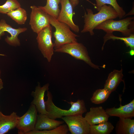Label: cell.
<instances>
[{"mask_svg": "<svg viewBox=\"0 0 134 134\" xmlns=\"http://www.w3.org/2000/svg\"><path fill=\"white\" fill-rule=\"evenodd\" d=\"M3 88V83L2 79L0 78V91Z\"/></svg>", "mask_w": 134, "mask_h": 134, "instance_id": "83f0119b", "label": "cell"}, {"mask_svg": "<svg viewBox=\"0 0 134 134\" xmlns=\"http://www.w3.org/2000/svg\"><path fill=\"white\" fill-rule=\"evenodd\" d=\"M27 30L26 28H14L6 23L5 21L1 19L0 21V39L3 35L5 32L10 34L11 36H7L5 39V41L9 45L14 46H20V40L18 38V35L20 33L24 32Z\"/></svg>", "mask_w": 134, "mask_h": 134, "instance_id": "8fae6325", "label": "cell"}, {"mask_svg": "<svg viewBox=\"0 0 134 134\" xmlns=\"http://www.w3.org/2000/svg\"><path fill=\"white\" fill-rule=\"evenodd\" d=\"M50 23L55 29L53 33L55 38L53 43L54 50L64 44L77 42L76 37L79 36L71 31L69 27L66 24L50 16Z\"/></svg>", "mask_w": 134, "mask_h": 134, "instance_id": "3957f363", "label": "cell"}, {"mask_svg": "<svg viewBox=\"0 0 134 134\" xmlns=\"http://www.w3.org/2000/svg\"><path fill=\"white\" fill-rule=\"evenodd\" d=\"M117 134H134V120L131 118H119L116 125Z\"/></svg>", "mask_w": 134, "mask_h": 134, "instance_id": "ac0fdd59", "label": "cell"}, {"mask_svg": "<svg viewBox=\"0 0 134 134\" xmlns=\"http://www.w3.org/2000/svg\"><path fill=\"white\" fill-rule=\"evenodd\" d=\"M129 53L131 55H133L134 54V51L133 50H131Z\"/></svg>", "mask_w": 134, "mask_h": 134, "instance_id": "f1b7e54d", "label": "cell"}, {"mask_svg": "<svg viewBox=\"0 0 134 134\" xmlns=\"http://www.w3.org/2000/svg\"><path fill=\"white\" fill-rule=\"evenodd\" d=\"M87 13L85 11L84 18V24L82 33H89L91 35L94 33L93 30L98 25L104 21L109 19H114L118 17V14L111 5L105 4L103 6L98 12L94 14L92 10L87 8Z\"/></svg>", "mask_w": 134, "mask_h": 134, "instance_id": "6da1fadb", "label": "cell"}, {"mask_svg": "<svg viewBox=\"0 0 134 134\" xmlns=\"http://www.w3.org/2000/svg\"><path fill=\"white\" fill-rule=\"evenodd\" d=\"M17 0H7L3 4L0 5V13L6 14L21 7Z\"/></svg>", "mask_w": 134, "mask_h": 134, "instance_id": "484cf974", "label": "cell"}, {"mask_svg": "<svg viewBox=\"0 0 134 134\" xmlns=\"http://www.w3.org/2000/svg\"><path fill=\"white\" fill-rule=\"evenodd\" d=\"M109 116L101 106L92 107L84 118L90 125L98 124L108 121Z\"/></svg>", "mask_w": 134, "mask_h": 134, "instance_id": "4fadbf2b", "label": "cell"}, {"mask_svg": "<svg viewBox=\"0 0 134 134\" xmlns=\"http://www.w3.org/2000/svg\"><path fill=\"white\" fill-rule=\"evenodd\" d=\"M0 56H5V55H4V54H0Z\"/></svg>", "mask_w": 134, "mask_h": 134, "instance_id": "f546056e", "label": "cell"}, {"mask_svg": "<svg viewBox=\"0 0 134 134\" xmlns=\"http://www.w3.org/2000/svg\"><path fill=\"white\" fill-rule=\"evenodd\" d=\"M19 116L14 112L5 115L0 111V134H4L16 127Z\"/></svg>", "mask_w": 134, "mask_h": 134, "instance_id": "2e32d148", "label": "cell"}, {"mask_svg": "<svg viewBox=\"0 0 134 134\" xmlns=\"http://www.w3.org/2000/svg\"><path fill=\"white\" fill-rule=\"evenodd\" d=\"M6 14L18 24H24L27 19V12L21 7L11 11Z\"/></svg>", "mask_w": 134, "mask_h": 134, "instance_id": "603a6c76", "label": "cell"}, {"mask_svg": "<svg viewBox=\"0 0 134 134\" xmlns=\"http://www.w3.org/2000/svg\"><path fill=\"white\" fill-rule=\"evenodd\" d=\"M69 131L67 125H61L57 128L49 130H33L27 134H67Z\"/></svg>", "mask_w": 134, "mask_h": 134, "instance_id": "d4e9b609", "label": "cell"}, {"mask_svg": "<svg viewBox=\"0 0 134 134\" xmlns=\"http://www.w3.org/2000/svg\"><path fill=\"white\" fill-rule=\"evenodd\" d=\"M104 43L102 48L103 49L104 46L106 42L108 40L112 39L120 40L123 41L127 47H129L131 50L134 49V34H132L128 37H121L114 35L112 33H106L103 37Z\"/></svg>", "mask_w": 134, "mask_h": 134, "instance_id": "7402d4cb", "label": "cell"}, {"mask_svg": "<svg viewBox=\"0 0 134 134\" xmlns=\"http://www.w3.org/2000/svg\"><path fill=\"white\" fill-rule=\"evenodd\" d=\"M54 51L68 54L76 59L84 61L93 68L100 69L99 66L92 62L87 48L81 43L77 42L67 44L54 50Z\"/></svg>", "mask_w": 134, "mask_h": 134, "instance_id": "5b68a950", "label": "cell"}, {"mask_svg": "<svg viewBox=\"0 0 134 134\" xmlns=\"http://www.w3.org/2000/svg\"><path fill=\"white\" fill-rule=\"evenodd\" d=\"M37 34L36 39L38 48L44 57L50 62L54 51V43L52 41V27L49 25Z\"/></svg>", "mask_w": 134, "mask_h": 134, "instance_id": "8992f818", "label": "cell"}, {"mask_svg": "<svg viewBox=\"0 0 134 134\" xmlns=\"http://www.w3.org/2000/svg\"><path fill=\"white\" fill-rule=\"evenodd\" d=\"M111 93L105 88L97 89L93 93L91 100L95 104L101 103L107 100Z\"/></svg>", "mask_w": 134, "mask_h": 134, "instance_id": "cb8c5ba5", "label": "cell"}, {"mask_svg": "<svg viewBox=\"0 0 134 134\" xmlns=\"http://www.w3.org/2000/svg\"><path fill=\"white\" fill-rule=\"evenodd\" d=\"M61 0H47L46 5L39 7L49 15L57 19L60 11L59 5Z\"/></svg>", "mask_w": 134, "mask_h": 134, "instance_id": "44dd1931", "label": "cell"}, {"mask_svg": "<svg viewBox=\"0 0 134 134\" xmlns=\"http://www.w3.org/2000/svg\"><path fill=\"white\" fill-rule=\"evenodd\" d=\"M85 0L92 4L94 6H95L96 4L92 2L89 0ZM69 1L73 9L78 4L79 2V0H69Z\"/></svg>", "mask_w": 134, "mask_h": 134, "instance_id": "4316f807", "label": "cell"}, {"mask_svg": "<svg viewBox=\"0 0 134 134\" xmlns=\"http://www.w3.org/2000/svg\"><path fill=\"white\" fill-rule=\"evenodd\" d=\"M61 118L66 123L71 134H90V125L82 115L63 116Z\"/></svg>", "mask_w": 134, "mask_h": 134, "instance_id": "9c48e42d", "label": "cell"}, {"mask_svg": "<svg viewBox=\"0 0 134 134\" xmlns=\"http://www.w3.org/2000/svg\"><path fill=\"white\" fill-rule=\"evenodd\" d=\"M114 128L112 124L108 121L90 126V134H109Z\"/></svg>", "mask_w": 134, "mask_h": 134, "instance_id": "ffe728a7", "label": "cell"}, {"mask_svg": "<svg viewBox=\"0 0 134 134\" xmlns=\"http://www.w3.org/2000/svg\"><path fill=\"white\" fill-rule=\"evenodd\" d=\"M64 121L52 119L46 114L37 115L34 130H49L54 129L62 125Z\"/></svg>", "mask_w": 134, "mask_h": 134, "instance_id": "9a60e30c", "label": "cell"}, {"mask_svg": "<svg viewBox=\"0 0 134 134\" xmlns=\"http://www.w3.org/2000/svg\"><path fill=\"white\" fill-rule=\"evenodd\" d=\"M106 111L109 116H116L119 118H131L134 117V100L124 105L120 104L118 108H107Z\"/></svg>", "mask_w": 134, "mask_h": 134, "instance_id": "5bb4252c", "label": "cell"}, {"mask_svg": "<svg viewBox=\"0 0 134 134\" xmlns=\"http://www.w3.org/2000/svg\"><path fill=\"white\" fill-rule=\"evenodd\" d=\"M49 86V84L47 83L41 87L39 83L35 91L32 93L34 99L31 104L35 106L39 114L47 115L48 113L46 109L44 98L45 92L48 90Z\"/></svg>", "mask_w": 134, "mask_h": 134, "instance_id": "7c38bea8", "label": "cell"}, {"mask_svg": "<svg viewBox=\"0 0 134 134\" xmlns=\"http://www.w3.org/2000/svg\"><path fill=\"white\" fill-rule=\"evenodd\" d=\"M60 3L61 8L57 20L67 25L74 32L78 33L79 28L73 21V8L69 0H61Z\"/></svg>", "mask_w": 134, "mask_h": 134, "instance_id": "30bf717a", "label": "cell"}, {"mask_svg": "<svg viewBox=\"0 0 134 134\" xmlns=\"http://www.w3.org/2000/svg\"><path fill=\"white\" fill-rule=\"evenodd\" d=\"M123 76V70L114 69L108 75V78L104 85L105 88L111 92L115 91L122 81Z\"/></svg>", "mask_w": 134, "mask_h": 134, "instance_id": "e0dca14e", "label": "cell"}, {"mask_svg": "<svg viewBox=\"0 0 134 134\" xmlns=\"http://www.w3.org/2000/svg\"><path fill=\"white\" fill-rule=\"evenodd\" d=\"M134 17H128L118 20L108 19L98 25L95 29L102 30L106 33L119 32L123 35L128 37L134 34Z\"/></svg>", "mask_w": 134, "mask_h": 134, "instance_id": "277c9868", "label": "cell"}, {"mask_svg": "<svg viewBox=\"0 0 134 134\" xmlns=\"http://www.w3.org/2000/svg\"><path fill=\"white\" fill-rule=\"evenodd\" d=\"M30 8L31 11L29 24L32 31L37 34L50 25V16L39 6L34 5Z\"/></svg>", "mask_w": 134, "mask_h": 134, "instance_id": "ba28073f", "label": "cell"}, {"mask_svg": "<svg viewBox=\"0 0 134 134\" xmlns=\"http://www.w3.org/2000/svg\"><path fill=\"white\" fill-rule=\"evenodd\" d=\"M96 4L95 8L99 11L101 7L105 4L111 5L117 12L118 17L121 19L125 16V11L118 4L116 0H95Z\"/></svg>", "mask_w": 134, "mask_h": 134, "instance_id": "d6986e66", "label": "cell"}, {"mask_svg": "<svg viewBox=\"0 0 134 134\" xmlns=\"http://www.w3.org/2000/svg\"><path fill=\"white\" fill-rule=\"evenodd\" d=\"M37 111L35 106L31 104L28 110L23 116L19 117L16 126L19 134H27L34 130Z\"/></svg>", "mask_w": 134, "mask_h": 134, "instance_id": "52a82bcc", "label": "cell"}, {"mask_svg": "<svg viewBox=\"0 0 134 134\" xmlns=\"http://www.w3.org/2000/svg\"><path fill=\"white\" fill-rule=\"evenodd\" d=\"M1 74V71L0 69V78Z\"/></svg>", "mask_w": 134, "mask_h": 134, "instance_id": "4dcf8cb0", "label": "cell"}, {"mask_svg": "<svg viewBox=\"0 0 134 134\" xmlns=\"http://www.w3.org/2000/svg\"><path fill=\"white\" fill-rule=\"evenodd\" d=\"M47 100L45 101L46 109L48 112L46 115L49 118L53 119L61 118L63 117L76 115H81L87 111L84 101L78 99L75 102L71 100L67 101L71 106L68 110L62 109L56 106L52 100L53 97L51 93L47 91Z\"/></svg>", "mask_w": 134, "mask_h": 134, "instance_id": "7a4b0ae2", "label": "cell"}]
</instances>
